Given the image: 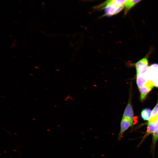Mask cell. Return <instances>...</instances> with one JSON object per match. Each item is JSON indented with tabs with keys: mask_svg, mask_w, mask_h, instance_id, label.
<instances>
[{
	"mask_svg": "<svg viewBox=\"0 0 158 158\" xmlns=\"http://www.w3.org/2000/svg\"><path fill=\"white\" fill-rule=\"evenodd\" d=\"M158 112V100L157 104L152 111L151 118L148 121V122H152L156 121L157 119L156 118V115Z\"/></svg>",
	"mask_w": 158,
	"mask_h": 158,
	"instance_id": "cell-9",
	"label": "cell"
},
{
	"mask_svg": "<svg viewBox=\"0 0 158 158\" xmlns=\"http://www.w3.org/2000/svg\"><path fill=\"white\" fill-rule=\"evenodd\" d=\"M132 125L128 118H122L120 123V129L118 136L119 140H120L122 138L124 132Z\"/></svg>",
	"mask_w": 158,
	"mask_h": 158,
	"instance_id": "cell-2",
	"label": "cell"
},
{
	"mask_svg": "<svg viewBox=\"0 0 158 158\" xmlns=\"http://www.w3.org/2000/svg\"><path fill=\"white\" fill-rule=\"evenodd\" d=\"M125 0H106L96 6V10H103L104 13L102 16L110 17L120 12L125 8Z\"/></svg>",
	"mask_w": 158,
	"mask_h": 158,
	"instance_id": "cell-1",
	"label": "cell"
},
{
	"mask_svg": "<svg viewBox=\"0 0 158 158\" xmlns=\"http://www.w3.org/2000/svg\"><path fill=\"white\" fill-rule=\"evenodd\" d=\"M133 111L130 102L128 103L124 110L122 118H127L132 125L133 122Z\"/></svg>",
	"mask_w": 158,
	"mask_h": 158,
	"instance_id": "cell-4",
	"label": "cell"
},
{
	"mask_svg": "<svg viewBox=\"0 0 158 158\" xmlns=\"http://www.w3.org/2000/svg\"><path fill=\"white\" fill-rule=\"evenodd\" d=\"M136 82L138 88H139L150 82L148 80L145 73L143 74L137 75Z\"/></svg>",
	"mask_w": 158,
	"mask_h": 158,
	"instance_id": "cell-5",
	"label": "cell"
},
{
	"mask_svg": "<svg viewBox=\"0 0 158 158\" xmlns=\"http://www.w3.org/2000/svg\"><path fill=\"white\" fill-rule=\"evenodd\" d=\"M154 87L152 82H149L142 87L139 88L140 92V99L142 101L144 100L147 95Z\"/></svg>",
	"mask_w": 158,
	"mask_h": 158,
	"instance_id": "cell-3",
	"label": "cell"
},
{
	"mask_svg": "<svg viewBox=\"0 0 158 158\" xmlns=\"http://www.w3.org/2000/svg\"><path fill=\"white\" fill-rule=\"evenodd\" d=\"M158 139V129L154 131L152 133V142L155 144Z\"/></svg>",
	"mask_w": 158,
	"mask_h": 158,
	"instance_id": "cell-10",
	"label": "cell"
},
{
	"mask_svg": "<svg viewBox=\"0 0 158 158\" xmlns=\"http://www.w3.org/2000/svg\"><path fill=\"white\" fill-rule=\"evenodd\" d=\"M148 61L147 58L144 57L140 60L135 64L136 70L142 67L148 66Z\"/></svg>",
	"mask_w": 158,
	"mask_h": 158,
	"instance_id": "cell-8",
	"label": "cell"
},
{
	"mask_svg": "<svg viewBox=\"0 0 158 158\" xmlns=\"http://www.w3.org/2000/svg\"><path fill=\"white\" fill-rule=\"evenodd\" d=\"M151 111L149 109H143L141 113L142 118L144 120L149 121L150 118Z\"/></svg>",
	"mask_w": 158,
	"mask_h": 158,
	"instance_id": "cell-7",
	"label": "cell"
},
{
	"mask_svg": "<svg viewBox=\"0 0 158 158\" xmlns=\"http://www.w3.org/2000/svg\"><path fill=\"white\" fill-rule=\"evenodd\" d=\"M142 0H130L129 2L125 4L124 15L128 13L129 10L136 4Z\"/></svg>",
	"mask_w": 158,
	"mask_h": 158,
	"instance_id": "cell-6",
	"label": "cell"
},
{
	"mask_svg": "<svg viewBox=\"0 0 158 158\" xmlns=\"http://www.w3.org/2000/svg\"><path fill=\"white\" fill-rule=\"evenodd\" d=\"M152 83L154 86L158 87V74L155 76L152 81Z\"/></svg>",
	"mask_w": 158,
	"mask_h": 158,
	"instance_id": "cell-11",
	"label": "cell"
}]
</instances>
